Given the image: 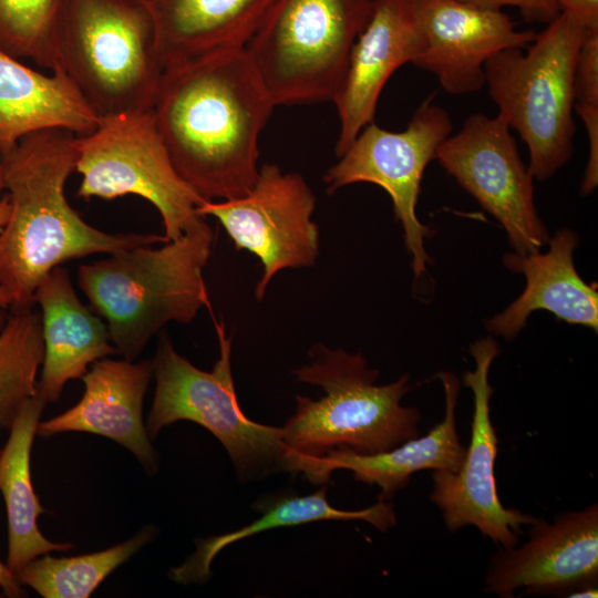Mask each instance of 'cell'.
Segmentation results:
<instances>
[{
    "label": "cell",
    "instance_id": "cell-9",
    "mask_svg": "<svg viewBox=\"0 0 598 598\" xmlns=\"http://www.w3.org/2000/svg\"><path fill=\"white\" fill-rule=\"evenodd\" d=\"M78 196L113 199L136 195L159 213L166 241L206 220V202L178 174L157 130L153 112L102 116L95 128L78 135Z\"/></svg>",
    "mask_w": 598,
    "mask_h": 598
},
{
    "label": "cell",
    "instance_id": "cell-4",
    "mask_svg": "<svg viewBox=\"0 0 598 598\" xmlns=\"http://www.w3.org/2000/svg\"><path fill=\"white\" fill-rule=\"evenodd\" d=\"M309 363L295 369L297 381L320 386L319 400L296 396V411L281 426L289 472L300 462L320 458L334 450L358 454L390 451L419 436L421 414L401 404L410 391V378L377 385L379 371L369 369L360 353L316 343Z\"/></svg>",
    "mask_w": 598,
    "mask_h": 598
},
{
    "label": "cell",
    "instance_id": "cell-12",
    "mask_svg": "<svg viewBox=\"0 0 598 598\" xmlns=\"http://www.w3.org/2000/svg\"><path fill=\"white\" fill-rule=\"evenodd\" d=\"M435 159L501 223L516 254L537 252L549 241L534 203V177L499 115L468 116L441 143Z\"/></svg>",
    "mask_w": 598,
    "mask_h": 598
},
{
    "label": "cell",
    "instance_id": "cell-6",
    "mask_svg": "<svg viewBox=\"0 0 598 598\" xmlns=\"http://www.w3.org/2000/svg\"><path fill=\"white\" fill-rule=\"evenodd\" d=\"M58 59L101 117L153 109L164 70L140 0H68Z\"/></svg>",
    "mask_w": 598,
    "mask_h": 598
},
{
    "label": "cell",
    "instance_id": "cell-14",
    "mask_svg": "<svg viewBox=\"0 0 598 598\" xmlns=\"http://www.w3.org/2000/svg\"><path fill=\"white\" fill-rule=\"evenodd\" d=\"M522 547L502 548L488 563L485 591L513 598L598 596V505L543 518L530 525Z\"/></svg>",
    "mask_w": 598,
    "mask_h": 598
},
{
    "label": "cell",
    "instance_id": "cell-33",
    "mask_svg": "<svg viewBox=\"0 0 598 598\" xmlns=\"http://www.w3.org/2000/svg\"><path fill=\"white\" fill-rule=\"evenodd\" d=\"M0 584L7 597H21L25 591L12 571L0 560Z\"/></svg>",
    "mask_w": 598,
    "mask_h": 598
},
{
    "label": "cell",
    "instance_id": "cell-2",
    "mask_svg": "<svg viewBox=\"0 0 598 598\" xmlns=\"http://www.w3.org/2000/svg\"><path fill=\"white\" fill-rule=\"evenodd\" d=\"M78 135L65 130L29 134L0 157L3 190L10 203L0 229V287L10 310L33 308L38 285L64 261L166 243L153 234H109L87 224L65 196L75 172Z\"/></svg>",
    "mask_w": 598,
    "mask_h": 598
},
{
    "label": "cell",
    "instance_id": "cell-26",
    "mask_svg": "<svg viewBox=\"0 0 598 598\" xmlns=\"http://www.w3.org/2000/svg\"><path fill=\"white\" fill-rule=\"evenodd\" d=\"M44 357L42 318L33 308L11 310L0 331V424L10 429L22 405L37 394Z\"/></svg>",
    "mask_w": 598,
    "mask_h": 598
},
{
    "label": "cell",
    "instance_id": "cell-34",
    "mask_svg": "<svg viewBox=\"0 0 598 598\" xmlns=\"http://www.w3.org/2000/svg\"><path fill=\"white\" fill-rule=\"evenodd\" d=\"M2 193H3V185H2L1 173H0V202L3 197Z\"/></svg>",
    "mask_w": 598,
    "mask_h": 598
},
{
    "label": "cell",
    "instance_id": "cell-18",
    "mask_svg": "<svg viewBox=\"0 0 598 598\" xmlns=\"http://www.w3.org/2000/svg\"><path fill=\"white\" fill-rule=\"evenodd\" d=\"M436 378L444 388L445 415L424 436H416L390 451L377 454L334 450L320 458L300 462L297 473H301L312 484H326L333 471L348 470L352 472L355 481L378 486L379 499L389 501L409 484L412 474L416 472H456L466 452L456 430L455 410L460 382L450 372H439Z\"/></svg>",
    "mask_w": 598,
    "mask_h": 598
},
{
    "label": "cell",
    "instance_id": "cell-7",
    "mask_svg": "<svg viewBox=\"0 0 598 598\" xmlns=\"http://www.w3.org/2000/svg\"><path fill=\"white\" fill-rule=\"evenodd\" d=\"M373 0H277L244 52L278 105L332 102Z\"/></svg>",
    "mask_w": 598,
    "mask_h": 598
},
{
    "label": "cell",
    "instance_id": "cell-19",
    "mask_svg": "<svg viewBox=\"0 0 598 598\" xmlns=\"http://www.w3.org/2000/svg\"><path fill=\"white\" fill-rule=\"evenodd\" d=\"M548 243L549 249L545 254L504 256V266L523 274L526 287L503 312L487 320L491 332L513 339L536 310H547L570 324L598 331L597 283L582 280L574 264L578 236L571 229L563 228Z\"/></svg>",
    "mask_w": 598,
    "mask_h": 598
},
{
    "label": "cell",
    "instance_id": "cell-17",
    "mask_svg": "<svg viewBox=\"0 0 598 598\" xmlns=\"http://www.w3.org/2000/svg\"><path fill=\"white\" fill-rule=\"evenodd\" d=\"M153 375L152 360L100 359L81 378L84 393L71 409L39 422L37 434L85 432L105 436L134 454L145 471L158 468L157 453L143 422V400Z\"/></svg>",
    "mask_w": 598,
    "mask_h": 598
},
{
    "label": "cell",
    "instance_id": "cell-11",
    "mask_svg": "<svg viewBox=\"0 0 598 598\" xmlns=\"http://www.w3.org/2000/svg\"><path fill=\"white\" fill-rule=\"evenodd\" d=\"M315 208L316 197L301 174L266 163L248 193L229 200H206L198 213L216 218L236 249L259 258L262 272L255 296L261 300L277 272L316 264L320 244Z\"/></svg>",
    "mask_w": 598,
    "mask_h": 598
},
{
    "label": "cell",
    "instance_id": "cell-5",
    "mask_svg": "<svg viewBox=\"0 0 598 598\" xmlns=\"http://www.w3.org/2000/svg\"><path fill=\"white\" fill-rule=\"evenodd\" d=\"M586 31L559 13L526 49H505L484 65L497 115L526 144L528 171L542 182L574 153V72Z\"/></svg>",
    "mask_w": 598,
    "mask_h": 598
},
{
    "label": "cell",
    "instance_id": "cell-3",
    "mask_svg": "<svg viewBox=\"0 0 598 598\" xmlns=\"http://www.w3.org/2000/svg\"><path fill=\"white\" fill-rule=\"evenodd\" d=\"M133 246L78 268V281L92 308L107 322L109 337L134 361L171 322L189 323L210 309L204 269L214 231L205 220L159 248Z\"/></svg>",
    "mask_w": 598,
    "mask_h": 598
},
{
    "label": "cell",
    "instance_id": "cell-13",
    "mask_svg": "<svg viewBox=\"0 0 598 598\" xmlns=\"http://www.w3.org/2000/svg\"><path fill=\"white\" fill-rule=\"evenodd\" d=\"M470 352L475 369L464 373L463 383L474 396L471 443L456 472L433 471L430 499L441 511L450 532L472 525L502 548H513L518 544L522 527L530 526L537 517L505 507L497 494L498 441L491 420L493 389L488 373L499 354L498 344L491 337L483 338L470 346Z\"/></svg>",
    "mask_w": 598,
    "mask_h": 598
},
{
    "label": "cell",
    "instance_id": "cell-25",
    "mask_svg": "<svg viewBox=\"0 0 598 598\" xmlns=\"http://www.w3.org/2000/svg\"><path fill=\"white\" fill-rule=\"evenodd\" d=\"M156 535L146 526L135 536L105 550L55 558L45 556L29 561L14 573L17 580L44 598H86L120 565Z\"/></svg>",
    "mask_w": 598,
    "mask_h": 598
},
{
    "label": "cell",
    "instance_id": "cell-31",
    "mask_svg": "<svg viewBox=\"0 0 598 598\" xmlns=\"http://www.w3.org/2000/svg\"><path fill=\"white\" fill-rule=\"evenodd\" d=\"M559 12L585 30L598 29V0H557Z\"/></svg>",
    "mask_w": 598,
    "mask_h": 598
},
{
    "label": "cell",
    "instance_id": "cell-22",
    "mask_svg": "<svg viewBox=\"0 0 598 598\" xmlns=\"http://www.w3.org/2000/svg\"><path fill=\"white\" fill-rule=\"evenodd\" d=\"M101 116L63 70L38 72L0 49V157L44 130L91 133Z\"/></svg>",
    "mask_w": 598,
    "mask_h": 598
},
{
    "label": "cell",
    "instance_id": "cell-8",
    "mask_svg": "<svg viewBox=\"0 0 598 598\" xmlns=\"http://www.w3.org/2000/svg\"><path fill=\"white\" fill-rule=\"evenodd\" d=\"M219 358L204 371L182 357L166 332L152 360L156 385L146 421L150 439L174 422L186 420L208 430L227 451L240 480L289 472L281 427L251 421L241 411L231 375V338L215 318Z\"/></svg>",
    "mask_w": 598,
    "mask_h": 598
},
{
    "label": "cell",
    "instance_id": "cell-1",
    "mask_svg": "<svg viewBox=\"0 0 598 598\" xmlns=\"http://www.w3.org/2000/svg\"><path fill=\"white\" fill-rule=\"evenodd\" d=\"M276 105L244 50L164 69L152 112L173 164L205 200L250 190L259 137Z\"/></svg>",
    "mask_w": 598,
    "mask_h": 598
},
{
    "label": "cell",
    "instance_id": "cell-29",
    "mask_svg": "<svg viewBox=\"0 0 598 598\" xmlns=\"http://www.w3.org/2000/svg\"><path fill=\"white\" fill-rule=\"evenodd\" d=\"M574 111L584 123L588 137L589 156L581 183V193L588 195L598 185V104H575Z\"/></svg>",
    "mask_w": 598,
    "mask_h": 598
},
{
    "label": "cell",
    "instance_id": "cell-23",
    "mask_svg": "<svg viewBox=\"0 0 598 598\" xmlns=\"http://www.w3.org/2000/svg\"><path fill=\"white\" fill-rule=\"evenodd\" d=\"M45 404L38 393L30 398L13 420L9 439L0 450V493L6 503L9 535L6 565L13 575L37 557L73 548L72 544L47 539L37 524L45 509L32 486L30 455Z\"/></svg>",
    "mask_w": 598,
    "mask_h": 598
},
{
    "label": "cell",
    "instance_id": "cell-10",
    "mask_svg": "<svg viewBox=\"0 0 598 598\" xmlns=\"http://www.w3.org/2000/svg\"><path fill=\"white\" fill-rule=\"evenodd\" d=\"M434 95L421 103L403 131H388L374 122L368 124L323 176L328 193L351 184L370 183L389 194L404 231L406 250L412 256L415 280L426 272L430 257L424 239L433 236V230L416 216L421 181L439 146L453 130L446 110L432 102Z\"/></svg>",
    "mask_w": 598,
    "mask_h": 598
},
{
    "label": "cell",
    "instance_id": "cell-30",
    "mask_svg": "<svg viewBox=\"0 0 598 598\" xmlns=\"http://www.w3.org/2000/svg\"><path fill=\"white\" fill-rule=\"evenodd\" d=\"M473 6L502 10L504 7L517 8L527 22L549 23L560 12L557 0H463Z\"/></svg>",
    "mask_w": 598,
    "mask_h": 598
},
{
    "label": "cell",
    "instance_id": "cell-35",
    "mask_svg": "<svg viewBox=\"0 0 598 598\" xmlns=\"http://www.w3.org/2000/svg\"><path fill=\"white\" fill-rule=\"evenodd\" d=\"M2 596H4V594H3V589H2L1 584H0V597H2Z\"/></svg>",
    "mask_w": 598,
    "mask_h": 598
},
{
    "label": "cell",
    "instance_id": "cell-20",
    "mask_svg": "<svg viewBox=\"0 0 598 598\" xmlns=\"http://www.w3.org/2000/svg\"><path fill=\"white\" fill-rule=\"evenodd\" d=\"M42 310L43 368L37 393L56 402L65 383L81 379L95 361L116 354L107 327L79 299L69 271L58 266L35 289Z\"/></svg>",
    "mask_w": 598,
    "mask_h": 598
},
{
    "label": "cell",
    "instance_id": "cell-32",
    "mask_svg": "<svg viewBox=\"0 0 598 598\" xmlns=\"http://www.w3.org/2000/svg\"><path fill=\"white\" fill-rule=\"evenodd\" d=\"M10 214V203L7 194L3 195L0 202V229L4 226ZM11 306V297L7 290L0 287V331L6 322L3 310Z\"/></svg>",
    "mask_w": 598,
    "mask_h": 598
},
{
    "label": "cell",
    "instance_id": "cell-36",
    "mask_svg": "<svg viewBox=\"0 0 598 598\" xmlns=\"http://www.w3.org/2000/svg\"><path fill=\"white\" fill-rule=\"evenodd\" d=\"M2 429V425L0 424V430Z\"/></svg>",
    "mask_w": 598,
    "mask_h": 598
},
{
    "label": "cell",
    "instance_id": "cell-24",
    "mask_svg": "<svg viewBox=\"0 0 598 598\" xmlns=\"http://www.w3.org/2000/svg\"><path fill=\"white\" fill-rule=\"evenodd\" d=\"M328 486L312 494H286L260 498L252 508L259 517L236 530L196 540L195 553L179 567L172 568L171 578L181 584H203L212 575L210 565L225 547L256 534L278 527L296 526L318 520H364L380 532L396 524L392 504L381 501L370 507L346 511L333 507L327 496Z\"/></svg>",
    "mask_w": 598,
    "mask_h": 598
},
{
    "label": "cell",
    "instance_id": "cell-15",
    "mask_svg": "<svg viewBox=\"0 0 598 598\" xmlns=\"http://www.w3.org/2000/svg\"><path fill=\"white\" fill-rule=\"evenodd\" d=\"M425 44L413 65L436 76L453 95L472 94L485 86L484 65L509 48L526 49L536 33L522 31L502 10L463 0H413Z\"/></svg>",
    "mask_w": 598,
    "mask_h": 598
},
{
    "label": "cell",
    "instance_id": "cell-27",
    "mask_svg": "<svg viewBox=\"0 0 598 598\" xmlns=\"http://www.w3.org/2000/svg\"><path fill=\"white\" fill-rule=\"evenodd\" d=\"M66 4L68 0H0V49L50 71L61 70L58 39Z\"/></svg>",
    "mask_w": 598,
    "mask_h": 598
},
{
    "label": "cell",
    "instance_id": "cell-16",
    "mask_svg": "<svg viewBox=\"0 0 598 598\" xmlns=\"http://www.w3.org/2000/svg\"><path fill=\"white\" fill-rule=\"evenodd\" d=\"M425 44L413 0H373L371 16L358 35L344 78L333 99L340 130L339 157L363 127L374 122L380 95L392 74L412 63Z\"/></svg>",
    "mask_w": 598,
    "mask_h": 598
},
{
    "label": "cell",
    "instance_id": "cell-28",
    "mask_svg": "<svg viewBox=\"0 0 598 598\" xmlns=\"http://www.w3.org/2000/svg\"><path fill=\"white\" fill-rule=\"evenodd\" d=\"M574 97L575 104H598V29L587 30L579 48Z\"/></svg>",
    "mask_w": 598,
    "mask_h": 598
},
{
    "label": "cell",
    "instance_id": "cell-21",
    "mask_svg": "<svg viewBox=\"0 0 598 598\" xmlns=\"http://www.w3.org/2000/svg\"><path fill=\"white\" fill-rule=\"evenodd\" d=\"M148 11L164 69L244 50L277 0H140Z\"/></svg>",
    "mask_w": 598,
    "mask_h": 598
}]
</instances>
